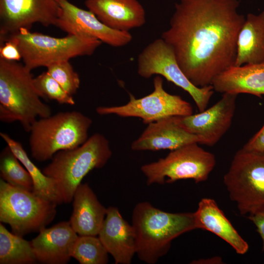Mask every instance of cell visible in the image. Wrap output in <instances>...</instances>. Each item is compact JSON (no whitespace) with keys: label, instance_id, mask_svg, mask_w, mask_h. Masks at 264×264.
Masks as SVG:
<instances>
[{"label":"cell","instance_id":"cell-1","mask_svg":"<svg viewBox=\"0 0 264 264\" xmlns=\"http://www.w3.org/2000/svg\"><path fill=\"white\" fill-rule=\"evenodd\" d=\"M241 0H180L161 38L173 49L181 69L195 86L211 85L234 65L245 17Z\"/></svg>","mask_w":264,"mask_h":264},{"label":"cell","instance_id":"cell-2","mask_svg":"<svg viewBox=\"0 0 264 264\" xmlns=\"http://www.w3.org/2000/svg\"><path fill=\"white\" fill-rule=\"evenodd\" d=\"M136 254L142 261L155 264L169 251L172 241L196 229L194 213H171L148 202L137 203L132 214Z\"/></svg>","mask_w":264,"mask_h":264},{"label":"cell","instance_id":"cell-3","mask_svg":"<svg viewBox=\"0 0 264 264\" xmlns=\"http://www.w3.org/2000/svg\"><path fill=\"white\" fill-rule=\"evenodd\" d=\"M31 71L17 61L0 58V120L18 121L26 132L38 117L51 115L50 107L40 99Z\"/></svg>","mask_w":264,"mask_h":264},{"label":"cell","instance_id":"cell-4","mask_svg":"<svg viewBox=\"0 0 264 264\" xmlns=\"http://www.w3.org/2000/svg\"><path fill=\"white\" fill-rule=\"evenodd\" d=\"M111 155L108 140L96 133L79 147L57 153L43 172L55 181L64 203H69L84 177L93 169L103 167Z\"/></svg>","mask_w":264,"mask_h":264},{"label":"cell","instance_id":"cell-5","mask_svg":"<svg viewBox=\"0 0 264 264\" xmlns=\"http://www.w3.org/2000/svg\"><path fill=\"white\" fill-rule=\"evenodd\" d=\"M92 123L89 117L77 111L59 112L37 120L29 131L32 157L45 161L61 151L79 147L88 139Z\"/></svg>","mask_w":264,"mask_h":264},{"label":"cell","instance_id":"cell-6","mask_svg":"<svg viewBox=\"0 0 264 264\" xmlns=\"http://www.w3.org/2000/svg\"><path fill=\"white\" fill-rule=\"evenodd\" d=\"M7 40L17 45L23 65L30 70L76 57L91 55L102 43L89 37L68 34L57 38L26 29L9 36L4 43Z\"/></svg>","mask_w":264,"mask_h":264},{"label":"cell","instance_id":"cell-7","mask_svg":"<svg viewBox=\"0 0 264 264\" xmlns=\"http://www.w3.org/2000/svg\"><path fill=\"white\" fill-rule=\"evenodd\" d=\"M57 205L32 191L0 180V221L8 224L15 234L23 237L39 232L54 220Z\"/></svg>","mask_w":264,"mask_h":264},{"label":"cell","instance_id":"cell-8","mask_svg":"<svg viewBox=\"0 0 264 264\" xmlns=\"http://www.w3.org/2000/svg\"><path fill=\"white\" fill-rule=\"evenodd\" d=\"M216 163L215 156L198 143H192L172 150L165 157L146 164L141 170L147 184L171 183L192 179L196 183L206 180Z\"/></svg>","mask_w":264,"mask_h":264},{"label":"cell","instance_id":"cell-9","mask_svg":"<svg viewBox=\"0 0 264 264\" xmlns=\"http://www.w3.org/2000/svg\"><path fill=\"white\" fill-rule=\"evenodd\" d=\"M223 182L241 215L264 207V154L240 149L224 175Z\"/></svg>","mask_w":264,"mask_h":264},{"label":"cell","instance_id":"cell-10","mask_svg":"<svg viewBox=\"0 0 264 264\" xmlns=\"http://www.w3.org/2000/svg\"><path fill=\"white\" fill-rule=\"evenodd\" d=\"M137 72L144 78L154 75L164 77L188 93L199 112L207 109L214 92L212 85L199 88L190 81L179 66L173 49L161 38L151 42L140 52Z\"/></svg>","mask_w":264,"mask_h":264},{"label":"cell","instance_id":"cell-11","mask_svg":"<svg viewBox=\"0 0 264 264\" xmlns=\"http://www.w3.org/2000/svg\"><path fill=\"white\" fill-rule=\"evenodd\" d=\"M153 91L138 99L130 95L129 102L124 105L99 107L96 109L100 115L115 114L120 117H135L149 124L173 116H187L193 114V108L180 96L170 94L163 88L160 76L154 78Z\"/></svg>","mask_w":264,"mask_h":264},{"label":"cell","instance_id":"cell-12","mask_svg":"<svg viewBox=\"0 0 264 264\" xmlns=\"http://www.w3.org/2000/svg\"><path fill=\"white\" fill-rule=\"evenodd\" d=\"M59 12L57 0H0V44L34 23L55 26Z\"/></svg>","mask_w":264,"mask_h":264},{"label":"cell","instance_id":"cell-13","mask_svg":"<svg viewBox=\"0 0 264 264\" xmlns=\"http://www.w3.org/2000/svg\"><path fill=\"white\" fill-rule=\"evenodd\" d=\"M60 12L55 26L68 34L96 39L113 47L129 44V31L115 30L101 22L91 11L79 8L68 0H57Z\"/></svg>","mask_w":264,"mask_h":264},{"label":"cell","instance_id":"cell-14","mask_svg":"<svg viewBox=\"0 0 264 264\" xmlns=\"http://www.w3.org/2000/svg\"><path fill=\"white\" fill-rule=\"evenodd\" d=\"M237 95L223 93L216 104L199 113L176 116L179 125L188 132L202 139V145L216 144L229 129L234 116Z\"/></svg>","mask_w":264,"mask_h":264},{"label":"cell","instance_id":"cell-15","mask_svg":"<svg viewBox=\"0 0 264 264\" xmlns=\"http://www.w3.org/2000/svg\"><path fill=\"white\" fill-rule=\"evenodd\" d=\"M202 139L184 130L176 116L161 119L148 124L140 136L131 145L134 151L174 150L192 143L201 144Z\"/></svg>","mask_w":264,"mask_h":264},{"label":"cell","instance_id":"cell-16","mask_svg":"<svg viewBox=\"0 0 264 264\" xmlns=\"http://www.w3.org/2000/svg\"><path fill=\"white\" fill-rule=\"evenodd\" d=\"M104 246L116 264H130L136 254L134 231L122 217L117 207L107 208V214L98 235Z\"/></svg>","mask_w":264,"mask_h":264},{"label":"cell","instance_id":"cell-17","mask_svg":"<svg viewBox=\"0 0 264 264\" xmlns=\"http://www.w3.org/2000/svg\"><path fill=\"white\" fill-rule=\"evenodd\" d=\"M31 241L37 262L45 264H67L78 237L69 221L45 227Z\"/></svg>","mask_w":264,"mask_h":264},{"label":"cell","instance_id":"cell-18","mask_svg":"<svg viewBox=\"0 0 264 264\" xmlns=\"http://www.w3.org/2000/svg\"><path fill=\"white\" fill-rule=\"evenodd\" d=\"M85 4L101 22L115 30L129 31L146 22L145 9L137 0H86Z\"/></svg>","mask_w":264,"mask_h":264},{"label":"cell","instance_id":"cell-19","mask_svg":"<svg viewBox=\"0 0 264 264\" xmlns=\"http://www.w3.org/2000/svg\"><path fill=\"white\" fill-rule=\"evenodd\" d=\"M73 210L69 222L78 235L98 236L105 219L107 208L88 183H81L73 198Z\"/></svg>","mask_w":264,"mask_h":264},{"label":"cell","instance_id":"cell-20","mask_svg":"<svg viewBox=\"0 0 264 264\" xmlns=\"http://www.w3.org/2000/svg\"><path fill=\"white\" fill-rule=\"evenodd\" d=\"M214 91L222 94L264 95V64L231 66L213 79Z\"/></svg>","mask_w":264,"mask_h":264},{"label":"cell","instance_id":"cell-21","mask_svg":"<svg viewBox=\"0 0 264 264\" xmlns=\"http://www.w3.org/2000/svg\"><path fill=\"white\" fill-rule=\"evenodd\" d=\"M194 214L196 229L213 233L230 244L238 254L247 252V242L240 235L214 199L202 198Z\"/></svg>","mask_w":264,"mask_h":264},{"label":"cell","instance_id":"cell-22","mask_svg":"<svg viewBox=\"0 0 264 264\" xmlns=\"http://www.w3.org/2000/svg\"><path fill=\"white\" fill-rule=\"evenodd\" d=\"M264 64V11L248 14L239 32L234 65Z\"/></svg>","mask_w":264,"mask_h":264},{"label":"cell","instance_id":"cell-23","mask_svg":"<svg viewBox=\"0 0 264 264\" xmlns=\"http://www.w3.org/2000/svg\"><path fill=\"white\" fill-rule=\"evenodd\" d=\"M0 136L29 173L33 183L32 192L57 205L64 203L55 181L45 175L30 160L22 144L5 132H0Z\"/></svg>","mask_w":264,"mask_h":264},{"label":"cell","instance_id":"cell-24","mask_svg":"<svg viewBox=\"0 0 264 264\" xmlns=\"http://www.w3.org/2000/svg\"><path fill=\"white\" fill-rule=\"evenodd\" d=\"M37 262L31 241L9 232L0 223V264H33Z\"/></svg>","mask_w":264,"mask_h":264},{"label":"cell","instance_id":"cell-25","mask_svg":"<svg viewBox=\"0 0 264 264\" xmlns=\"http://www.w3.org/2000/svg\"><path fill=\"white\" fill-rule=\"evenodd\" d=\"M0 174L1 179L10 185L33 191V183L29 173L7 145L0 155Z\"/></svg>","mask_w":264,"mask_h":264},{"label":"cell","instance_id":"cell-26","mask_svg":"<svg viewBox=\"0 0 264 264\" xmlns=\"http://www.w3.org/2000/svg\"><path fill=\"white\" fill-rule=\"evenodd\" d=\"M108 252L96 236L78 235L71 250V257L80 264H106Z\"/></svg>","mask_w":264,"mask_h":264},{"label":"cell","instance_id":"cell-27","mask_svg":"<svg viewBox=\"0 0 264 264\" xmlns=\"http://www.w3.org/2000/svg\"><path fill=\"white\" fill-rule=\"evenodd\" d=\"M35 87L41 98L52 100L60 104L74 105L75 101L47 71L33 79Z\"/></svg>","mask_w":264,"mask_h":264},{"label":"cell","instance_id":"cell-28","mask_svg":"<svg viewBox=\"0 0 264 264\" xmlns=\"http://www.w3.org/2000/svg\"><path fill=\"white\" fill-rule=\"evenodd\" d=\"M46 71L69 95L76 93L80 80L69 61L52 64L47 67Z\"/></svg>","mask_w":264,"mask_h":264},{"label":"cell","instance_id":"cell-29","mask_svg":"<svg viewBox=\"0 0 264 264\" xmlns=\"http://www.w3.org/2000/svg\"><path fill=\"white\" fill-rule=\"evenodd\" d=\"M241 149L247 152L264 154V124Z\"/></svg>","mask_w":264,"mask_h":264},{"label":"cell","instance_id":"cell-30","mask_svg":"<svg viewBox=\"0 0 264 264\" xmlns=\"http://www.w3.org/2000/svg\"><path fill=\"white\" fill-rule=\"evenodd\" d=\"M0 58L18 62L22 59V56L17 45L11 40H7L0 45Z\"/></svg>","mask_w":264,"mask_h":264},{"label":"cell","instance_id":"cell-31","mask_svg":"<svg viewBox=\"0 0 264 264\" xmlns=\"http://www.w3.org/2000/svg\"><path fill=\"white\" fill-rule=\"evenodd\" d=\"M248 218L253 222L263 241L264 251V207L260 208L248 215Z\"/></svg>","mask_w":264,"mask_h":264},{"label":"cell","instance_id":"cell-32","mask_svg":"<svg viewBox=\"0 0 264 264\" xmlns=\"http://www.w3.org/2000/svg\"><path fill=\"white\" fill-rule=\"evenodd\" d=\"M193 264H221L222 261L219 257H215L211 258L200 259L193 262Z\"/></svg>","mask_w":264,"mask_h":264}]
</instances>
